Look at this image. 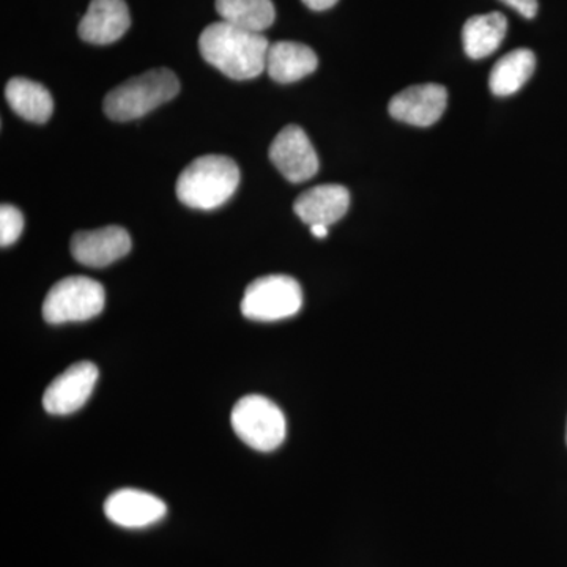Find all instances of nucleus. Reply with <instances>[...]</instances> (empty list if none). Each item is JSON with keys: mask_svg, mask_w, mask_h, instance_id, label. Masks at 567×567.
I'll return each instance as SVG.
<instances>
[{"mask_svg": "<svg viewBox=\"0 0 567 567\" xmlns=\"http://www.w3.org/2000/svg\"><path fill=\"white\" fill-rule=\"evenodd\" d=\"M216 11L221 21L254 33L267 31L276 18L271 0H216Z\"/></svg>", "mask_w": 567, "mask_h": 567, "instance_id": "nucleus-18", "label": "nucleus"}, {"mask_svg": "<svg viewBox=\"0 0 567 567\" xmlns=\"http://www.w3.org/2000/svg\"><path fill=\"white\" fill-rule=\"evenodd\" d=\"M303 3L308 9L323 11L334 7L338 0H303Z\"/></svg>", "mask_w": 567, "mask_h": 567, "instance_id": "nucleus-21", "label": "nucleus"}, {"mask_svg": "<svg viewBox=\"0 0 567 567\" xmlns=\"http://www.w3.org/2000/svg\"><path fill=\"white\" fill-rule=\"evenodd\" d=\"M270 159L284 178L303 183L319 173V156L308 134L298 125H287L270 145Z\"/></svg>", "mask_w": 567, "mask_h": 567, "instance_id": "nucleus-7", "label": "nucleus"}, {"mask_svg": "<svg viewBox=\"0 0 567 567\" xmlns=\"http://www.w3.org/2000/svg\"><path fill=\"white\" fill-rule=\"evenodd\" d=\"M24 218L22 213L13 205L3 204L0 207V245H13L21 237Z\"/></svg>", "mask_w": 567, "mask_h": 567, "instance_id": "nucleus-19", "label": "nucleus"}, {"mask_svg": "<svg viewBox=\"0 0 567 567\" xmlns=\"http://www.w3.org/2000/svg\"><path fill=\"white\" fill-rule=\"evenodd\" d=\"M270 43L262 33L244 31L229 22H213L199 37V50L205 61L233 80L259 76L267 66Z\"/></svg>", "mask_w": 567, "mask_h": 567, "instance_id": "nucleus-1", "label": "nucleus"}, {"mask_svg": "<svg viewBox=\"0 0 567 567\" xmlns=\"http://www.w3.org/2000/svg\"><path fill=\"white\" fill-rule=\"evenodd\" d=\"M6 99L11 110L28 122L47 123L54 111V102L48 89L25 78L9 81Z\"/></svg>", "mask_w": 567, "mask_h": 567, "instance_id": "nucleus-16", "label": "nucleus"}, {"mask_svg": "<svg viewBox=\"0 0 567 567\" xmlns=\"http://www.w3.org/2000/svg\"><path fill=\"white\" fill-rule=\"evenodd\" d=\"M240 183V169L234 159L205 155L194 159L177 181V197L186 207L215 210L226 204Z\"/></svg>", "mask_w": 567, "mask_h": 567, "instance_id": "nucleus-2", "label": "nucleus"}, {"mask_svg": "<svg viewBox=\"0 0 567 567\" xmlns=\"http://www.w3.org/2000/svg\"><path fill=\"white\" fill-rule=\"evenodd\" d=\"M319 65L316 52L295 41H278L270 44L265 70L278 84H292L315 73Z\"/></svg>", "mask_w": 567, "mask_h": 567, "instance_id": "nucleus-14", "label": "nucleus"}, {"mask_svg": "<svg viewBox=\"0 0 567 567\" xmlns=\"http://www.w3.org/2000/svg\"><path fill=\"white\" fill-rule=\"evenodd\" d=\"M311 233L317 238H324L328 235V227L320 226V224H317V226H311Z\"/></svg>", "mask_w": 567, "mask_h": 567, "instance_id": "nucleus-22", "label": "nucleus"}, {"mask_svg": "<svg viewBox=\"0 0 567 567\" xmlns=\"http://www.w3.org/2000/svg\"><path fill=\"white\" fill-rule=\"evenodd\" d=\"M230 423L238 439L260 453L282 445L287 434L286 416L270 399L249 394L235 404Z\"/></svg>", "mask_w": 567, "mask_h": 567, "instance_id": "nucleus-4", "label": "nucleus"}, {"mask_svg": "<svg viewBox=\"0 0 567 567\" xmlns=\"http://www.w3.org/2000/svg\"><path fill=\"white\" fill-rule=\"evenodd\" d=\"M447 106V92L440 84L412 85L390 102L391 117L413 126H431L442 118Z\"/></svg>", "mask_w": 567, "mask_h": 567, "instance_id": "nucleus-9", "label": "nucleus"}, {"mask_svg": "<svg viewBox=\"0 0 567 567\" xmlns=\"http://www.w3.org/2000/svg\"><path fill=\"white\" fill-rule=\"evenodd\" d=\"M502 2L516 10L518 14L527 18V20H533L537 14V9H539L537 0H502Z\"/></svg>", "mask_w": 567, "mask_h": 567, "instance_id": "nucleus-20", "label": "nucleus"}, {"mask_svg": "<svg viewBox=\"0 0 567 567\" xmlns=\"http://www.w3.org/2000/svg\"><path fill=\"white\" fill-rule=\"evenodd\" d=\"M70 248L78 262L85 267L102 268L130 252L132 237L121 226H107L74 234Z\"/></svg>", "mask_w": 567, "mask_h": 567, "instance_id": "nucleus-10", "label": "nucleus"}, {"mask_svg": "<svg viewBox=\"0 0 567 567\" xmlns=\"http://www.w3.org/2000/svg\"><path fill=\"white\" fill-rule=\"evenodd\" d=\"M181 92L174 71L155 69L123 82L104 99V112L114 122H130L171 102Z\"/></svg>", "mask_w": 567, "mask_h": 567, "instance_id": "nucleus-3", "label": "nucleus"}, {"mask_svg": "<svg viewBox=\"0 0 567 567\" xmlns=\"http://www.w3.org/2000/svg\"><path fill=\"white\" fill-rule=\"evenodd\" d=\"M506 32L507 20L505 14L498 13V11L470 18L462 31L465 54L473 61H481V59L494 54L505 40Z\"/></svg>", "mask_w": 567, "mask_h": 567, "instance_id": "nucleus-15", "label": "nucleus"}, {"mask_svg": "<svg viewBox=\"0 0 567 567\" xmlns=\"http://www.w3.org/2000/svg\"><path fill=\"white\" fill-rule=\"evenodd\" d=\"M303 306V292L292 276L270 275L246 287L241 312L256 322H278L289 319Z\"/></svg>", "mask_w": 567, "mask_h": 567, "instance_id": "nucleus-6", "label": "nucleus"}, {"mask_svg": "<svg viewBox=\"0 0 567 567\" xmlns=\"http://www.w3.org/2000/svg\"><path fill=\"white\" fill-rule=\"evenodd\" d=\"M99 380V368L89 361L70 365L55 377L43 394V406L51 415H71L85 405Z\"/></svg>", "mask_w": 567, "mask_h": 567, "instance_id": "nucleus-8", "label": "nucleus"}, {"mask_svg": "<svg viewBox=\"0 0 567 567\" xmlns=\"http://www.w3.org/2000/svg\"><path fill=\"white\" fill-rule=\"evenodd\" d=\"M566 442H567V427H566Z\"/></svg>", "mask_w": 567, "mask_h": 567, "instance_id": "nucleus-23", "label": "nucleus"}, {"mask_svg": "<svg viewBox=\"0 0 567 567\" xmlns=\"http://www.w3.org/2000/svg\"><path fill=\"white\" fill-rule=\"evenodd\" d=\"M535 70V52L527 50V48H518V50L503 55L495 63L491 80H488V87L496 96L514 95L527 84Z\"/></svg>", "mask_w": 567, "mask_h": 567, "instance_id": "nucleus-17", "label": "nucleus"}, {"mask_svg": "<svg viewBox=\"0 0 567 567\" xmlns=\"http://www.w3.org/2000/svg\"><path fill=\"white\" fill-rule=\"evenodd\" d=\"M106 303L102 284L87 276H69L54 284L43 301V319L51 324L84 322L100 315Z\"/></svg>", "mask_w": 567, "mask_h": 567, "instance_id": "nucleus-5", "label": "nucleus"}, {"mask_svg": "<svg viewBox=\"0 0 567 567\" xmlns=\"http://www.w3.org/2000/svg\"><path fill=\"white\" fill-rule=\"evenodd\" d=\"M132 25L125 0H92L80 22L81 40L91 44H111L121 40Z\"/></svg>", "mask_w": 567, "mask_h": 567, "instance_id": "nucleus-12", "label": "nucleus"}, {"mask_svg": "<svg viewBox=\"0 0 567 567\" xmlns=\"http://www.w3.org/2000/svg\"><path fill=\"white\" fill-rule=\"evenodd\" d=\"M104 514L112 524L123 528H144L167 514L166 503L158 496L137 488H121L107 496Z\"/></svg>", "mask_w": 567, "mask_h": 567, "instance_id": "nucleus-11", "label": "nucleus"}, {"mask_svg": "<svg viewBox=\"0 0 567 567\" xmlns=\"http://www.w3.org/2000/svg\"><path fill=\"white\" fill-rule=\"evenodd\" d=\"M350 194L341 185H320L297 197L293 210L309 227L331 226L349 210Z\"/></svg>", "mask_w": 567, "mask_h": 567, "instance_id": "nucleus-13", "label": "nucleus"}]
</instances>
